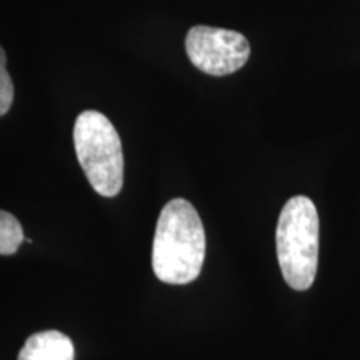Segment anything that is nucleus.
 I'll return each mask as SVG.
<instances>
[{"label":"nucleus","mask_w":360,"mask_h":360,"mask_svg":"<svg viewBox=\"0 0 360 360\" xmlns=\"http://www.w3.org/2000/svg\"><path fill=\"white\" fill-rule=\"evenodd\" d=\"M205 260V231L199 212L186 199H174L157 220L152 267L159 281L186 285L200 276Z\"/></svg>","instance_id":"nucleus-1"},{"label":"nucleus","mask_w":360,"mask_h":360,"mask_svg":"<svg viewBox=\"0 0 360 360\" xmlns=\"http://www.w3.org/2000/svg\"><path fill=\"white\" fill-rule=\"evenodd\" d=\"M276 242L285 282L295 290L310 289L319 265V212L309 197L287 200L278 217Z\"/></svg>","instance_id":"nucleus-2"},{"label":"nucleus","mask_w":360,"mask_h":360,"mask_svg":"<svg viewBox=\"0 0 360 360\" xmlns=\"http://www.w3.org/2000/svg\"><path fill=\"white\" fill-rule=\"evenodd\" d=\"M24 242V231L17 217L0 210V255H12Z\"/></svg>","instance_id":"nucleus-6"},{"label":"nucleus","mask_w":360,"mask_h":360,"mask_svg":"<svg viewBox=\"0 0 360 360\" xmlns=\"http://www.w3.org/2000/svg\"><path fill=\"white\" fill-rule=\"evenodd\" d=\"M74 146L79 164L94 191L115 197L124 186L122 142L114 124L97 110H85L74 127Z\"/></svg>","instance_id":"nucleus-3"},{"label":"nucleus","mask_w":360,"mask_h":360,"mask_svg":"<svg viewBox=\"0 0 360 360\" xmlns=\"http://www.w3.org/2000/svg\"><path fill=\"white\" fill-rule=\"evenodd\" d=\"M72 340L58 330H45L30 335L17 360H74Z\"/></svg>","instance_id":"nucleus-5"},{"label":"nucleus","mask_w":360,"mask_h":360,"mask_svg":"<svg viewBox=\"0 0 360 360\" xmlns=\"http://www.w3.org/2000/svg\"><path fill=\"white\" fill-rule=\"evenodd\" d=\"M13 102V82L7 72V57L0 47V117L6 115Z\"/></svg>","instance_id":"nucleus-7"},{"label":"nucleus","mask_w":360,"mask_h":360,"mask_svg":"<svg viewBox=\"0 0 360 360\" xmlns=\"http://www.w3.org/2000/svg\"><path fill=\"white\" fill-rule=\"evenodd\" d=\"M186 51L197 69L209 75H229L242 69L250 57V45L236 30L195 25L186 37Z\"/></svg>","instance_id":"nucleus-4"}]
</instances>
